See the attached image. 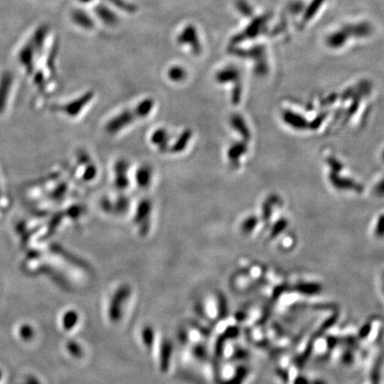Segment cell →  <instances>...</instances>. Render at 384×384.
<instances>
[{"mask_svg":"<svg viewBox=\"0 0 384 384\" xmlns=\"http://www.w3.org/2000/svg\"><path fill=\"white\" fill-rule=\"evenodd\" d=\"M372 27L366 22L347 24L330 34L326 39V44L331 48H340L351 39H362L371 35Z\"/></svg>","mask_w":384,"mask_h":384,"instance_id":"obj_1","label":"cell"},{"mask_svg":"<svg viewBox=\"0 0 384 384\" xmlns=\"http://www.w3.org/2000/svg\"><path fill=\"white\" fill-rule=\"evenodd\" d=\"M269 18L270 16L267 15L258 16L254 18L244 31H241L240 33H238L231 39L232 44H237L244 40L254 39L256 37H258L264 32L265 28L267 26Z\"/></svg>","mask_w":384,"mask_h":384,"instance_id":"obj_2","label":"cell"},{"mask_svg":"<svg viewBox=\"0 0 384 384\" xmlns=\"http://www.w3.org/2000/svg\"><path fill=\"white\" fill-rule=\"evenodd\" d=\"M177 40L180 45L190 47L195 55H198L201 53V43L199 40L198 31L194 25L189 24L183 28V31L179 34Z\"/></svg>","mask_w":384,"mask_h":384,"instance_id":"obj_3","label":"cell"},{"mask_svg":"<svg viewBox=\"0 0 384 384\" xmlns=\"http://www.w3.org/2000/svg\"><path fill=\"white\" fill-rule=\"evenodd\" d=\"M137 119L135 109L134 110H125L118 114L117 116H114L112 119L109 121V123L106 125V130L109 134H116L124 127H126L129 124H132L134 121Z\"/></svg>","mask_w":384,"mask_h":384,"instance_id":"obj_4","label":"cell"},{"mask_svg":"<svg viewBox=\"0 0 384 384\" xmlns=\"http://www.w3.org/2000/svg\"><path fill=\"white\" fill-rule=\"evenodd\" d=\"M93 97V93L92 92L85 93L79 99H77L76 101L68 103L65 107H62V109L69 116H77L78 113L84 109V107L89 103V101Z\"/></svg>","mask_w":384,"mask_h":384,"instance_id":"obj_5","label":"cell"},{"mask_svg":"<svg viewBox=\"0 0 384 384\" xmlns=\"http://www.w3.org/2000/svg\"><path fill=\"white\" fill-rule=\"evenodd\" d=\"M128 165L124 160H119L115 166V186L119 190H124L129 185L127 178Z\"/></svg>","mask_w":384,"mask_h":384,"instance_id":"obj_6","label":"cell"},{"mask_svg":"<svg viewBox=\"0 0 384 384\" xmlns=\"http://www.w3.org/2000/svg\"><path fill=\"white\" fill-rule=\"evenodd\" d=\"M35 49L31 42L28 43L24 46L19 53V61L24 65L28 73H32L34 65H33V58H34Z\"/></svg>","mask_w":384,"mask_h":384,"instance_id":"obj_7","label":"cell"},{"mask_svg":"<svg viewBox=\"0 0 384 384\" xmlns=\"http://www.w3.org/2000/svg\"><path fill=\"white\" fill-rule=\"evenodd\" d=\"M152 169L149 166H142L136 174V181L137 186L142 190L148 189L151 186L152 180Z\"/></svg>","mask_w":384,"mask_h":384,"instance_id":"obj_8","label":"cell"},{"mask_svg":"<svg viewBox=\"0 0 384 384\" xmlns=\"http://www.w3.org/2000/svg\"><path fill=\"white\" fill-rule=\"evenodd\" d=\"M71 20L74 24L84 30H91L94 26L93 21L87 13L81 9H76L71 14Z\"/></svg>","mask_w":384,"mask_h":384,"instance_id":"obj_9","label":"cell"},{"mask_svg":"<svg viewBox=\"0 0 384 384\" xmlns=\"http://www.w3.org/2000/svg\"><path fill=\"white\" fill-rule=\"evenodd\" d=\"M94 12L98 18L106 25L112 26L117 23V16L113 13L109 8L105 7L104 5H98L94 8Z\"/></svg>","mask_w":384,"mask_h":384,"instance_id":"obj_10","label":"cell"},{"mask_svg":"<svg viewBox=\"0 0 384 384\" xmlns=\"http://www.w3.org/2000/svg\"><path fill=\"white\" fill-rule=\"evenodd\" d=\"M239 76H240L239 71L236 68L229 66L220 70L216 74L215 78H216L218 83L225 84V83H231V82L237 83L238 79H239Z\"/></svg>","mask_w":384,"mask_h":384,"instance_id":"obj_11","label":"cell"},{"mask_svg":"<svg viewBox=\"0 0 384 384\" xmlns=\"http://www.w3.org/2000/svg\"><path fill=\"white\" fill-rule=\"evenodd\" d=\"M168 140H169V135L166 129L163 128H159L154 131L152 134V144L158 147L160 152H166L168 149Z\"/></svg>","mask_w":384,"mask_h":384,"instance_id":"obj_12","label":"cell"},{"mask_svg":"<svg viewBox=\"0 0 384 384\" xmlns=\"http://www.w3.org/2000/svg\"><path fill=\"white\" fill-rule=\"evenodd\" d=\"M47 34H48V27L47 25H41L39 28H37L31 41V45L35 49V52L42 50V47H44V44L47 39Z\"/></svg>","mask_w":384,"mask_h":384,"instance_id":"obj_13","label":"cell"},{"mask_svg":"<svg viewBox=\"0 0 384 384\" xmlns=\"http://www.w3.org/2000/svg\"><path fill=\"white\" fill-rule=\"evenodd\" d=\"M190 139H191L190 130H185L183 134L180 135L175 144L172 147L169 148L168 152H172V153H180V152H183L188 146Z\"/></svg>","mask_w":384,"mask_h":384,"instance_id":"obj_14","label":"cell"},{"mask_svg":"<svg viewBox=\"0 0 384 384\" xmlns=\"http://www.w3.org/2000/svg\"><path fill=\"white\" fill-rule=\"evenodd\" d=\"M153 108H154V101L151 98L144 99V101L139 102V104L137 105L135 109L137 118H144L149 116Z\"/></svg>","mask_w":384,"mask_h":384,"instance_id":"obj_15","label":"cell"},{"mask_svg":"<svg viewBox=\"0 0 384 384\" xmlns=\"http://www.w3.org/2000/svg\"><path fill=\"white\" fill-rule=\"evenodd\" d=\"M167 78L175 83H181L186 79V70L183 67L179 65L170 67L167 70Z\"/></svg>","mask_w":384,"mask_h":384,"instance_id":"obj_16","label":"cell"},{"mask_svg":"<svg viewBox=\"0 0 384 384\" xmlns=\"http://www.w3.org/2000/svg\"><path fill=\"white\" fill-rule=\"evenodd\" d=\"M284 120L287 124L296 129H304L306 127V121L304 120L303 116L296 115L291 111H286L284 113Z\"/></svg>","mask_w":384,"mask_h":384,"instance_id":"obj_17","label":"cell"},{"mask_svg":"<svg viewBox=\"0 0 384 384\" xmlns=\"http://www.w3.org/2000/svg\"><path fill=\"white\" fill-rule=\"evenodd\" d=\"M231 122V125H232L234 129H236L237 132L240 133L242 136H244L245 139H248L250 137V132L248 131V129L245 125L244 119L238 115H234L230 119Z\"/></svg>","mask_w":384,"mask_h":384,"instance_id":"obj_18","label":"cell"},{"mask_svg":"<svg viewBox=\"0 0 384 384\" xmlns=\"http://www.w3.org/2000/svg\"><path fill=\"white\" fill-rule=\"evenodd\" d=\"M245 151H246V147L243 144H234L229 148L228 156H229V159L231 161V163L237 164L240 156L243 155Z\"/></svg>","mask_w":384,"mask_h":384,"instance_id":"obj_19","label":"cell"},{"mask_svg":"<svg viewBox=\"0 0 384 384\" xmlns=\"http://www.w3.org/2000/svg\"><path fill=\"white\" fill-rule=\"evenodd\" d=\"M326 0H312L310 5L308 6L304 16H303V20L304 21H309L311 20L312 17H314L315 15L318 12V10L321 8L323 4L325 3Z\"/></svg>","mask_w":384,"mask_h":384,"instance_id":"obj_20","label":"cell"},{"mask_svg":"<svg viewBox=\"0 0 384 384\" xmlns=\"http://www.w3.org/2000/svg\"><path fill=\"white\" fill-rule=\"evenodd\" d=\"M237 11L244 17H251L253 15V10L246 0H237L236 2Z\"/></svg>","mask_w":384,"mask_h":384,"instance_id":"obj_21","label":"cell"},{"mask_svg":"<svg viewBox=\"0 0 384 384\" xmlns=\"http://www.w3.org/2000/svg\"><path fill=\"white\" fill-rule=\"evenodd\" d=\"M96 175H97V169H96V167H94L93 165H90V166H88L87 168L85 169V174L83 175V179H84L85 181L89 182V181L93 180L94 177L96 176Z\"/></svg>","mask_w":384,"mask_h":384,"instance_id":"obj_22","label":"cell"},{"mask_svg":"<svg viewBox=\"0 0 384 384\" xmlns=\"http://www.w3.org/2000/svg\"><path fill=\"white\" fill-rule=\"evenodd\" d=\"M255 223H257L255 218H248L246 221H244V229L250 231L251 229H253V226L255 225Z\"/></svg>","mask_w":384,"mask_h":384,"instance_id":"obj_23","label":"cell"},{"mask_svg":"<svg viewBox=\"0 0 384 384\" xmlns=\"http://www.w3.org/2000/svg\"><path fill=\"white\" fill-rule=\"evenodd\" d=\"M376 233L378 236H384V215L379 219L377 225Z\"/></svg>","mask_w":384,"mask_h":384,"instance_id":"obj_24","label":"cell"},{"mask_svg":"<svg viewBox=\"0 0 384 384\" xmlns=\"http://www.w3.org/2000/svg\"><path fill=\"white\" fill-rule=\"evenodd\" d=\"M377 192L380 195H384V180L377 186Z\"/></svg>","mask_w":384,"mask_h":384,"instance_id":"obj_25","label":"cell"},{"mask_svg":"<svg viewBox=\"0 0 384 384\" xmlns=\"http://www.w3.org/2000/svg\"><path fill=\"white\" fill-rule=\"evenodd\" d=\"M78 1L81 2V3H84V4H87V3H90V2L93 1V0H78Z\"/></svg>","mask_w":384,"mask_h":384,"instance_id":"obj_26","label":"cell"},{"mask_svg":"<svg viewBox=\"0 0 384 384\" xmlns=\"http://www.w3.org/2000/svg\"><path fill=\"white\" fill-rule=\"evenodd\" d=\"M382 158H383V159H384V151H383V152H382Z\"/></svg>","mask_w":384,"mask_h":384,"instance_id":"obj_27","label":"cell"}]
</instances>
